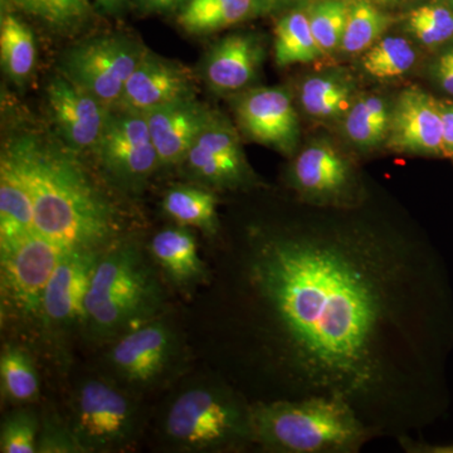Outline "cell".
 I'll return each instance as SVG.
<instances>
[{"label": "cell", "mask_w": 453, "mask_h": 453, "mask_svg": "<svg viewBox=\"0 0 453 453\" xmlns=\"http://www.w3.org/2000/svg\"><path fill=\"white\" fill-rule=\"evenodd\" d=\"M300 203L247 225L226 255L231 383L251 402H344L374 438L419 434L449 404L442 257L369 195L351 208Z\"/></svg>", "instance_id": "1"}, {"label": "cell", "mask_w": 453, "mask_h": 453, "mask_svg": "<svg viewBox=\"0 0 453 453\" xmlns=\"http://www.w3.org/2000/svg\"><path fill=\"white\" fill-rule=\"evenodd\" d=\"M80 155L56 134L19 129L5 140L0 160L25 183L38 234L65 250L104 252L121 241V217Z\"/></svg>", "instance_id": "2"}, {"label": "cell", "mask_w": 453, "mask_h": 453, "mask_svg": "<svg viewBox=\"0 0 453 453\" xmlns=\"http://www.w3.org/2000/svg\"><path fill=\"white\" fill-rule=\"evenodd\" d=\"M255 446L273 453H357L375 440L353 408L336 399L252 402Z\"/></svg>", "instance_id": "3"}, {"label": "cell", "mask_w": 453, "mask_h": 453, "mask_svg": "<svg viewBox=\"0 0 453 453\" xmlns=\"http://www.w3.org/2000/svg\"><path fill=\"white\" fill-rule=\"evenodd\" d=\"M162 301L157 277L138 244L119 241L98 258L83 323L96 338H110L153 316Z\"/></svg>", "instance_id": "4"}, {"label": "cell", "mask_w": 453, "mask_h": 453, "mask_svg": "<svg viewBox=\"0 0 453 453\" xmlns=\"http://www.w3.org/2000/svg\"><path fill=\"white\" fill-rule=\"evenodd\" d=\"M164 429L174 445L189 451L256 447L252 402L222 378L181 393L170 405Z\"/></svg>", "instance_id": "5"}, {"label": "cell", "mask_w": 453, "mask_h": 453, "mask_svg": "<svg viewBox=\"0 0 453 453\" xmlns=\"http://www.w3.org/2000/svg\"><path fill=\"white\" fill-rule=\"evenodd\" d=\"M146 50L144 44L127 35H98L65 53L62 73L107 109H115Z\"/></svg>", "instance_id": "6"}, {"label": "cell", "mask_w": 453, "mask_h": 453, "mask_svg": "<svg viewBox=\"0 0 453 453\" xmlns=\"http://www.w3.org/2000/svg\"><path fill=\"white\" fill-rule=\"evenodd\" d=\"M286 183L297 201L316 207H356L369 195L353 163L335 146L321 140L295 157Z\"/></svg>", "instance_id": "7"}, {"label": "cell", "mask_w": 453, "mask_h": 453, "mask_svg": "<svg viewBox=\"0 0 453 453\" xmlns=\"http://www.w3.org/2000/svg\"><path fill=\"white\" fill-rule=\"evenodd\" d=\"M107 179L125 192H139L160 168L145 113L110 110L94 151Z\"/></svg>", "instance_id": "8"}, {"label": "cell", "mask_w": 453, "mask_h": 453, "mask_svg": "<svg viewBox=\"0 0 453 453\" xmlns=\"http://www.w3.org/2000/svg\"><path fill=\"white\" fill-rule=\"evenodd\" d=\"M190 180L211 190L247 192L259 186L234 125L222 113L211 112L180 164Z\"/></svg>", "instance_id": "9"}, {"label": "cell", "mask_w": 453, "mask_h": 453, "mask_svg": "<svg viewBox=\"0 0 453 453\" xmlns=\"http://www.w3.org/2000/svg\"><path fill=\"white\" fill-rule=\"evenodd\" d=\"M65 249L35 232L0 246L2 297L5 308L26 318H41L47 283Z\"/></svg>", "instance_id": "10"}, {"label": "cell", "mask_w": 453, "mask_h": 453, "mask_svg": "<svg viewBox=\"0 0 453 453\" xmlns=\"http://www.w3.org/2000/svg\"><path fill=\"white\" fill-rule=\"evenodd\" d=\"M135 422V407L111 384L88 380L79 389L73 429L86 451L125 445L133 436Z\"/></svg>", "instance_id": "11"}, {"label": "cell", "mask_w": 453, "mask_h": 453, "mask_svg": "<svg viewBox=\"0 0 453 453\" xmlns=\"http://www.w3.org/2000/svg\"><path fill=\"white\" fill-rule=\"evenodd\" d=\"M234 109L238 125L247 138L283 155L296 151L300 122L288 89H247L235 100Z\"/></svg>", "instance_id": "12"}, {"label": "cell", "mask_w": 453, "mask_h": 453, "mask_svg": "<svg viewBox=\"0 0 453 453\" xmlns=\"http://www.w3.org/2000/svg\"><path fill=\"white\" fill-rule=\"evenodd\" d=\"M177 334L168 325L154 321L124 333L110 353L115 372L136 386H149L165 377L177 362Z\"/></svg>", "instance_id": "13"}, {"label": "cell", "mask_w": 453, "mask_h": 453, "mask_svg": "<svg viewBox=\"0 0 453 453\" xmlns=\"http://www.w3.org/2000/svg\"><path fill=\"white\" fill-rule=\"evenodd\" d=\"M47 104L57 138L74 153L94 151L110 110L65 74L50 80Z\"/></svg>", "instance_id": "14"}, {"label": "cell", "mask_w": 453, "mask_h": 453, "mask_svg": "<svg viewBox=\"0 0 453 453\" xmlns=\"http://www.w3.org/2000/svg\"><path fill=\"white\" fill-rule=\"evenodd\" d=\"M387 144L396 153L446 157L440 101L419 88L402 91L392 105Z\"/></svg>", "instance_id": "15"}, {"label": "cell", "mask_w": 453, "mask_h": 453, "mask_svg": "<svg viewBox=\"0 0 453 453\" xmlns=\"http://www.w3.org/2000/svg\"><path fill=\"white\" fill-rule=\"evenodd\" d=\"M101 253L65 250L42 300L44 323L67 327L85 321L86 297Z\"/></svg>", "instance_id": "16"}, {"label": "cell", "mask_w": 453, "mask_h": 453, "mask_svg": "<svg viewBox=\"0 0 453 453\" xmlns=\"http://www.w3.org/2000/svg\"><path fill=\"white\" fill-rule=\"evenodd\" d=\"M192 96H196V81L189 68L148 50L116 107L146 113Z\"/></svg>", "instance_id": "17"}, {"label": "cell", "mask_w": 453, "mask_h": 453, "mask_svg": "<svg viewBox=\"0 0 453 453\" xmlns=\"http://www.w3.org/2000/svg\"><path fill=\"white\" fill-rule=\"evenodd\" d=\"M264 57V43L255 33L225 35L208 50L203 62V79L219 94L242 91L255 81Z\"/></svg>", "instance_id": "18"}, {"label": "cell", "mask_w": 453, "mask_h": 453, "mask_svg": "<svg viewBox=\"0 0 453 453\" xmlns=\"http://www.w3.org/2000/svg\"><path fill=\"white\" fill-rule=\"evenodd\" d=\"M211 112L213 110L192 96L145 113L160 168L180 166Z\"/></svg>", "instance_id": "19"}, {"label": "cell", "mask_w": 453, "mask_h": 453, "mask_svg": "<svg viewBox=\"0 0 453 453\" xmlns=\"http://www.w3.org/2000/svg\"><path fill=\"white\" fill-rule=\"evenodd\" d=\"M279 4V0H188L177 13V23L188 35H208L266 16Z\"/></svg>", "instance_id": "20"}, {"label": "cell", "mask_w": 453, "mask_h": 453, "mask_svg": "<svg viewBox=\"0 0 453 453\" xmlns=\"http://www.w3.org/2000/svg\"><path fill=\"white\" fill-rule=\"evenodd\" d=\"M151 257L179 286L204 282L208 273L198 253L195 234L179 226L157 232L150 242Z\"/></svg>", "instance_id": "21"}, {"label": "cell", "mask_w": 453, "mask_h": 453, "mask_svg": "<svg viewBox=\"0 0 453 453\" xmlns=\"http://www.w3.org/2000/svg\"><path fill=\"white\" fill-rule=\"evenodd\" d=\"M356 98V82L342 70L309 77L301 86V106L318 120L344 118Z\"/></svg>", "instance_id": "22"}, {"label": "cell", "mask_w": 453, "mask_h": 453, "mask_svg": "<svg viewBox=\"0 0 453 453\" xmlns=\"http://www.w3.org/2000/svg\"><path fill=\"white\" fill-rule=\"evenodd\" d=\"M0 62L3 73L17 86L26 85L37 65V43L32 29L4 7L0 17Z\"/></svg>", "instance_id": "23"}, {"label": "cell", "mask_w": 453, "mask_h": 453, "mask_svg": "<svg viewBox=\"0 0 453 453\" xmlns=\"http://www.w3.org/2000/svg\"><path fill=\"white\" fill-rule=\"evenodd\" d=\"M37 232L31 196L7 163L0 160V246Z\"/></svg>", "instance_id": "24"}, {"label": "cell", "mask_w": 453, "mask_h": 453, "mask_svg": "<svg viewBox=\"0 0 453 453\" xmlns=\"http://www.w3.org/2000/svg\"><path fill=\"white\" fill-rule=\"evenodd\" d=\"M219 199L213 190L201 186H174L164 196L162 207L179 226H195L216 237L219 232Z\"/></svg>", "instance_id": "25"}, {"label": "cell", "mask_w": 453, "mask_h": 453, "mask_svg": "<svg viewBox=\"0 0 453 453\" xmlns=\"http://www.w3.org/2000/svg\"><path fill=\"white\" fill-rule=\"evenodd\" d=\"M392 105L380 95L357 96L342 118L347 138L362 150H372L383 144L388 138Z\"/></svg>", "instance_id": "26"}, {"label": "cell", "mask_w": 453, "mask_h": 453, "mask_svg": "<svg viewBox=\"0 0 453 453\" xmlns=\"http://www.w3.org/2000/svg\"><path fill=\"white\" fill-rule=\"evenodd\" d=\"M273 55L279 67L309 64L323 56V50L312 35L306 12H291L279 20L275 29Z\"/></svg>", "instance_id": "27"}, {"label": "cell", "mask_w": 453, "mask_h": 453, "mask_svg": "<svg viewBox=\"0 0 453 453\" xmlns=\"http://www.w3.org/2000/svg\"><path fill=\"white\" fill-rule=\"evenodd\" d=\"M390 22V17L372 0H351L340 50L347 55H362L380 40Z\"/></svg>", "instance_id": "28"}, {"label": "cell", "mask_w": 453, "mask_h": 453, "mask_svg": "<svg viewBox=\"0 0 453 453\" xmlns=\"http://www.w3.org/2000/svg\"><path fill=\"white\" fill-rule=\"evenodd\" d=\"M3 396L14 403H28L40 395V380L32 357L18 347H4L0 357Z\"/></svg>", "instance_id": "29"}, {"label": "cell", "mask_w": 453, "mask_h": 453, "mask_svg": "<svg viewBox=\"0 0 453 453\" xmlns=\"http://www.w3.org/2000/svg\"><path fill=\"white\" fill-rule=\"evenodd\" d=\"M417 52L410 41L403 37H381L363 53L362 65L365 73L378 80L403 76L416 64Z\"/></svg>", "instance_id": "30"}, {"label": "cell", "mask_w": 453, "mask_h": 453, "mask_svg": "<svg viewBox=\"0 0 453 453\" xmlns=\"http://www.w3.org/2000/svg\"><path fill=\"white\" fill-rule=\"evenodd\" d=\"M18 8L50 28L71 32L88 22L91 16L88 0H12Z\"/></svg>", "instance_id": "31"}, {"label": "cell", "mask_w": 453, "mask_h": 453, "mask_svg": "<svg viewBox=\"0 0 453 453\" xmlns=\"http://www.w3.org/2000/svg\"><path fill=\"white\" fill-rule=\"evenodd\" d=\"M348 11L349 3L345 0H318L306 12L312 35L323 55L340 50Z\"/></svg>", "instance_id": "32"}, {"label": "cell", "mask_w": 453, "mask_h": 453, "mask_svg": "<svg viewBox=\"0 0 453 453\" xmlns=\"http://www.w3.org/2000/svg\"><path fill=\"white\" fill-rule=\"evenodd\" d=\"M407 27L423 46L437 47L453 38V12L443 5H422L411 13Z\"/></svg>", "instance_id": "33"}, {"label": "cell", "mask_w": 453, "mask_h": 453, "mask_svg": "<svg viewBox=\"0 0 453 453\" xmlns=\"http://www.w3.org/2000/svg\"><path fill=\"white\" fill-rule=\"evenodd\" d=\"M40 423L29 411H16L5 417L0 429V451L3 453L37 452Z\"/></svg>", "instance_id": "34"}, {"label": "cell", "mask_w": 453, "mask_h": 453, "mask_svg": "<svg viewBox=\"0 0 453 453\" xmlns=\"http://www.w3.org/2000/svg\"><path fill=\"white\" fill-rule=\"evenodd\" d=\"M37 452H86L73 428H65L58 423H49L40 432Z\"/></svg>", "instance_id": "35"}, {"label": "cell", "mask_w": 453, "mask_h": 453, "mask_svg": "<svg viewBox=\"0 0 453 453\" xmlns=\"http://www.w3.org/2000/svg\"><path fill=\"white\" fill-rule=\"evenodd\" d=\"M188 0H135L140 11L144 13H178Z\"/></svg>", "instance_id": "36"}, {"label": "cell", "mask_w": 453, "mask_h": 453, "mask_svg": "<svg viewBox=\"0 0 453 453\" xmlns=\"http://www.w3.org/2000/svg\"><path fill=\"white\" fill-rule=\"evenodd\" d=\"M396 442L407 453H453V445H431V443L423 442V441L414 440L411 434L399 437Z\"/></svg>", "instance_id": "37"}, {"label": "cell", "mask_w": 453, "mask_h": 453, "mask_svg": "<svg viewBox=\"0 0 453 453\" xmlns=\"http://www.w3.org/2000/svg\"><path fill=\"white\" fill-rule=\"evenodd\" d=\"M440 104L446 157H453V104Z\"/></svg>", "instance_id": "38"}, {"label": "cell", "mask_w": 453, "mask_h": 453, "mask_svg": "<svg viewBox=\"0 0 453 453\" xmlns=\"http://www.w3.org/2000/svg\"><path fill=\"white\" fill-rule=\"evenodd\" d=\"M96 2L98 7L103 9L105 13L116 16L124 12L133 0H96Z\"/></svg>", "instance_id": "39"}, {"label": "cell", "mask_w": 453, "mask_h": 453, "mask_svg": "<svg viewBox=\"0 0 453 453\" xmlns=\"http://www.w3.org/2000/svg\"><path fill=\"white\" fill-rule=\"evenodd\" d=\"M438 58L453 67V47L452 49L447 50L446 52H443Z\"/></svg>", "instance_id": "40"}, {"label": "cell", "mask_w": 453, "mask_h": 453, "mask_svg": "<svg viewBox=\"0 0 453 453\" xmlns=\"http://www.w3.org/2000/svg\"><path fill=\"white\" fill-rule=\"evenodd\" d=\"M372 2H374L375 4L396 5L401 4V3L404 2V0H372Z\"/></svg>", "instance_id": "41"}, {"label": "cell", "mask_w": 453, "mask_h": 453, "mask_svg": "<svg viewBox=\"0 0 453 453\" xmlns=\"http://www.w3.org/2000/svg\"><path fill=\"white\" fill-rule=\"evenodd\" d=\"M280 3L281 2H288V0H279Z\"/></svg>", "instance_id": "42"}, {"label": "cell", "mask_w": 453, "mask_h": 453, "mask_svg": "<svg viewBox=\"0 0 453 453\" xmlns=\"http://www.w3.org/2000/svg\"><path fill=\"white\" fill-rule=\"evenodd\" d=\"M451 2H452V0H451Z\"/></svg>", "instance_id": "43"}]
</instances>
